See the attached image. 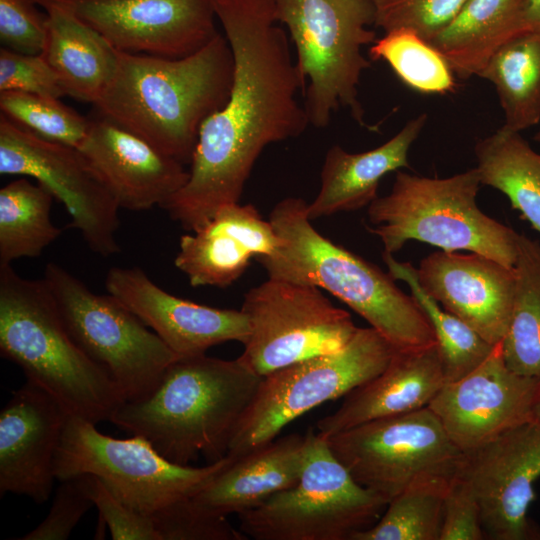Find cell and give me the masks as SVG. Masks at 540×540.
Listing matches in <instances>:
<instances>
[{
	"mask_svg": "<svg viewBox=\"0 0 540 540\" xmlns=\"http://www.w3.org/2000/svg\"><path fill=\"white\" fill-rule=\"evenodd\" d=\"M515 292L507 333L501 342L507 365L515 372L540 377V241L517 237L513 266Z\"/></svg>",
	"mask_w": 540,
	"mask_h": 540,
	"instance_id": "30",
	"label": "cell"
},
{
	"mask_svg": "<svg viewBox=\"0 0 540 540\" xmlns=\"http://www.w3.org/2000/svg\"><path fill=\"white\" fill-rule=\"evenodd\" d=\"M467 0H373L376 27L385 32L410 29L431 41Z\"/></svg>",
	"mask_w": 540,
	"mask_h": 540,
	"instance_id": "36",
	"label": "cell"
},
{
	"mask_svg": "<svg viewBox=\"0 0 540 540\" xmlns=\"http://www.w3.org/2000/svg\"><path fill=\"white\" fill-rule=\"evenodd\" d=\"M475 168L447 178L397 171L389 194L368 206L367 230L393 254L416 240L446 252L466 250L513 268L518 233L480 210Z\"/></svg>",
	"mask_w": 540,
	"mask_h": 540,
	"instance_id": "6",
	"label": "cell"
},
{
	"mask_svg": "<svg viewBox=\"0 0 540 540\" xmlns=\"http://www.w3.org/2000/svg\"><path fill=\"white\" fill-rule=\"evenodd\" d=\"M161 540H244L227 517L211 515L186 498L151 516Z\"/></svg>",
	"mask_w": 540,
	"mask_h": 540,
	"instance_id": "37",
	"label": "cell"
},
{
	"mask_svg": "<svg viewBox=\"0 0 540 540\" xmlns=\"http://www.w3.org/2000/svg\"><path fill=\"white\" fill-rule=\"evenodd\" d=\"M425 113L409 120L384 144L361 153H349L338 145L326 152L321 169L320 190L307 204L314 219L369 206L378 195L381 179L400 168H409L408 154L424 128Z\"/></svg>",
	"mask_w": 540,
	"mask_h": 540,
	"instance_id": "25",
	"label": "cell"
},
{
	"mask_svg": "<svg viewBox=\"0 0 540 540\" xmlns=\"http://www.w3.org/2000/svg\"><path fill=\"white\" fill-rule=\"evenodd\" d=\"M525 20L530 31L540 32V0H527Z\"/></svg>",
	"mask_w": 540,
	"mask_h": 540,
	"instance_id": "43",
	"label": "cell"
},
{
	"mask_svg": "<svg viewBox=\"0 0 540 540\" xmlns=\"http://www.w3.org/2000/svg\"><path fill=\"white\" fill-rule=\"evenodd\" d=\"M281 242L254 205L227 204L181 236L174 264L193 287L225 288L244 273L251 259L273 254Z\"/></svg>",
	"mask_w": 540,
	"mask_h": 540,
	"instance_id": "22",
	"label": "cell"
},
{
	"mask_svg": "<svg viewBox=\"0 0 540 540\" xmlns=\"http://www.w3.org/2000/svg\"><path fill=\"white\" fill-rule=\"evenodd\" d=\"M416 275L428 295L488 343L503 341L514 300L513 268L478 253L441 250L423 258Z\"/></svg>",
	"mask_w": 540,
	"mask_h": 540,
	"instance_id": "20",
	"label": "cell"
},
{
	"mask_svg": "<svg viewBox=\"0 0 540 540\" xmlns=\"http://www.w3.org/2000/svg\"><path fill=\"white\" fill-rule=\"evenodd\" d=\"M478 77L496 89L503 128L521 132L540 122V32L526 31L502 46Z\"/></svg>",
	"mask_w": 540,
	"mask_h": 540,
	"instance_id": "29",
	"label": "cell"
},
{
	"mask_svg": "<svg viewBox=\"0 0 540 540\" xmlns=\"http://www.w3.org/2000/svg\"><path fill=\"white\" fill-rule=\"evenodd\" d=\"M388 273L394 280L405 282L429 320L438 346L447 382L460 379L478 367L495 345L488 343L460 318L448 312L420 286L416 268L397 261L392 254L382 253Z\"/></svg>",
	"mask_w": 540,
	"mask_h": 540,
	"instance_id": "32",
	"label": "cell"
},
{
	"mask_svg": "<svg viewBox=\"0 0 540 540\" xmlns=\"http://www.w3.org/2000/svg\"><path fill=\"white\" fill-rule=\"evenodd\" d=\"M297 483L238 515L240 531L256 540H351L372 526L387 502L361 486L327 440L310 429Z\"/></svg>",
	"mask_w": 540,
	"mask_h": 540,
	"instance_id": "8",
	"label": "cell"
},
{
	"mask_svg": "<svg viewBox=\"0 0 540 540\" xmlns=\"http://www.w3.org/2000/svg\"><path fill=\"white\" fill-rule=\"evenodd\" d=\"M530 421L540 425V377H538L537 379L535 391L533 394L530 409Z\"/></svg>",
	"mask_w": 540,
	"mask_h": 540,
	"instance_id": "44",
	"label": "cell"
},
{
	"mask_svg": "<svg viewBox=\"0 0 540 540\" xmlns=\"http://www.w3.org/2000/svg\"><path fill=\"white\" fill-rule=\"evenodd\" d=\"M1 114L31 133L57 143L78 148L90 126V118L80 115L59 98L19 91H0Z\"/></svg>",
	"mask_w": 540,
	"mask_h": 540,
	"instance_id": "35",
	"label": "cell"
},
{
	"mask_svg": "<svg viewBox=\"0 0 540 540\" xmlns=\"http://www.w3.org/2000/svg\"><path fill=\"white\" fill-rule=\"evenodd\" d=\"M527 0H467L451 22L429 43L460 79L478 76L506 43L530 31Z\"/></svg>",
	"mask_w": 540,
	"mask_h": 540,
	"instance_id": "27",
	"label": "cell"
},
{
	"mask_svg": "<svg viewBox=\"0 0 540 540\" xmlns=\"http://www.w3.org/2000/svg\"><path fill=\"white\" fill-rule=\"evenodd\" d=\"M369 56L387 62L403 83L420 93L446 94L456 89L446 59L413 30L385 32L371 45Z\"/></svg>",
	"mask_w": 540,
	"mask_h": 540,
	"instance_id": "34",
	"label": "cell"
},
{
	"mask_svg": "<svg viewBox=\"0 0 540 540\" xmlns=\"http://www.w3.org/2000/svg\"><path fill=\"white\" fill-rule=\"evenodd\" d=\"M262 376L240 358H177L145 398L126 401L110 422L146 438L167 460L207 464L227 456L234 432Z\"/></svg>",
	"mask_w": 540,
	"mask_h": 540,
	"instance_id": "3",
	"label": "cell"
},
{
	"mask_svg": "<svg viewBox=\"0 0 540 540\" xmlns=\"http://www.w3.org/2000/svg\"><path fill=\"white\" fill-rule=\"evenodd\" d=\"M395 348L374 328H359L341 349L290 364L264 376L229 444L240 457L274 440L290 422L346 396L380 374Z\"/></svg>",
	"mask_w": 540,
	"mask_h": 540,
	"instance_id": "10",
	"label": "cell"
},
{
	"mask_svg": "<svg viewBox=\"0 0 540 540\" xmlns=\"http://www.w3.org/2000/svg\"><path fill=\"white\" fill-rule=\"evenodd\" d=\"M229 456L202 467L179 465L160 455L141 435L118 439L102 434L96 424L68 415L55 460L56 479L90 474L133 510L152 516L191 498L230 462Z\"/></svg>",
	"mask_w": 540,
	"mask_h": 540,
	"instance_id": "9",
	"label": "cell"
},
{
	"mask_svg": "<svg viewBox=\"0 0 540 540\" xmlns=\"http://www.w3.org/2000/svg\"><path fill=\"white\" fill-rule=\"evenodd\" d=\"M446 383L437 343L395 350L386 368L356 387L340 407L317 422L327 438L368 421L427 407Z\"/></svg>",
	"mask_w": 540,
	"mask_h": 540,
	"instance_id": "23",
	"label": "cell"
},
{
	"mask_svg": "<svg viewBox=\"0 0 540 540\" xmlns=\"http://www.w3.org/2000/svg\"><path fill=\"white\" fill-rule=\"evenodd\" d=\"M453 477L417 479L387 504L379 521L351 540H439L444 499Z\"/></svg>",
	"mask_w": 540,
	"mask_h": 540,
	"instance_id": "33",
	"label": "cell"
},
{
	"mask_svg": "<svg viewBox=\"0 0 540 540\" xmlns=\"http://www.w3.org/2000/svg\"><path fill=\"white\" fill-rule=\"evenodd\" d=\"M0 173L34 178L61 202L89 248L108 257L120 251L115 197L76 147L43 139L0 117Z\"/></svg>",
	"mask_w": 540,
	"mask_h": 540,
	"instance_id": "14",
	"label": "cell"
},
{
	"mask_svg": "<svg viewBox=\"0 0 540 540\" xmlns=\"http://www.w3.org/2000/svg\"><path fill=\"white\" fill-rule=\"evenodd\" d=\"M232 50L218 33L183 58L118 51L115 74L97 114L183 164L191 163L203 123L228 100Z\"/></svg>",
	"mask_w": 540,
	"mask_h": 540,
	"instance_id": "2",
	"label": "cell"
},
{
	"mask_svg": "<svg viewBox=\"0 0 540 540\" xmlns=\"http://www.w3.org/2000/svg\"><path fill=\"white\" fill-rule=\"evenodd\" d=\"M99 173L120 208L164 207L188 182L185 164L97 114L78 147Z\"/></svg>",
	"mask_w": 540,
	"mask_h": 540,
	"instance_id": "21",
	"label": "cell"
},
{
	"mask_svg": "<svg viewBox=\"0 0 540 540\" xmlns=\"http://www.w3.org/2000/svg\"><path fill=\"white\" fill-rule=\"evenodd\" d=\"M0 354L68 415L97 424L125 402L109 373L68 332L44 279L23 278L11 264L0 266Z\"/></svg>",
	"mask_w": 540,
	"mask_h": 540,
	"instance_id": "5",
	"label": "cell"
},
{
	"mask_svg": "<svg viewBox=\"0 0 540 540\" xmlns=\"http://www.w3.org/2000/svg\"><path fill=\"white\" fill-rule=\"evenodd\" d=\"M460 472L478 502L485 539H540L528 517L540 478V425L527 421L465 453Z\"/></svg>",
	"mask_w": 540,
	"mask_h": 540,
	"instance_id": "15",
	"label": "cell"
},
{
	"mask_svg": "<svg viewBox=\"0 0 540 540\" xmlns=\"http://www.w3.org/2000/svg\"><path fill=\"white\" fill-rule=\"evenodd\" d=\"M53 195L26 178L0 189V266L37 257L61 234L50 218Z\"/></svg>",
	"mask_w": 540,
	"mask_h": 540,
	"instance_id": "31",
	"label": "cell"
},
{
	"mask_svg": "<svg viewBox=\"0 0 540 540\" xmlns=\"http://www.w3.org/2000/svg\"><path fill=\"white\" fill-rule=\"evenodd\" d=\"M474 153L481 184L502 192L540 233V153L503 127L478 140Z\"/></svg>",
	"mask_w": 540,
	"mask_h": 540,
	"instance_id": "28",
	"label": "cell"
},
{
	"mask_svg": "<svg viewBox=\"0 0 540 540\" xmlns=\"http://www.w3.org/2000/svg\"><path fill=\"white\" fill-rule=\"evenodd\" d=\"M534 140L540 144V129L537 131V133L534 136Z\"/></svg>",
	"mask_w": 540,
	"mask_h": 540,
	"instance_id": "45",
	"label": "cell"
},
{
	"mask_svg": "<svg viewBox=\"0 0 540 540\" xmlns=\"http://www.w3.org/2000/svg\"><path fill=\"white\" fill-rule=\"evenodd\" d=\"M118 51L183 58L219 32L213 0H59Z\"/></svg>",
	"mask_w": 540,
	"mask_h": 540,
	"instance_id": "16",
	"label": "cell"
},
{
	"mask_svg": "<svg viewBox=\"0 0 540 540\" xmlns=\"http://www.w3.org/2000/svg\"><path fill=\"white\" fill-rule=\"evenodd\" d=\"M325 439L353 478L387 503L417 479L453 477L465 458L428 407L374 419Z\"/></svg>",
	"mask_w": 540,
	"mask_h": 540,
	"instance_id": "12",
	"label": "cell"
},
{
	"mask_svg": "<svg viewBox=\"0 0 540 540\" xmlns=\"http://www.w3.org/2000/svg\"><path fill=\"white\" fill-rule=\"evenodd\" d=\"M93 476L76 475L60 481L51 508L44 520L19 540H65L81 518L94 506L91 497Z\"/></svg>",
	"mask_w": 540,
	"mask_h": 540,
	"instance_id": "38",
	"label": "cell"
},
{
	"mask_svg": "<svg viewBox=\"0 0 540 540\" xmlns=\"http://www.w3.org/2000/svg\"><path fill=\"white\" fill-rule=\"evenodd\" d=\"M296 49L297 67L308 80L304 107L310 125L326 127L332 114L346 108L365 125L358 85L370 62L362 48L377 38L373 0H274Z\"/></svg>",
	"mask_w": 540,
	"mask_h": 540,
	"instance_id": "7",
	"label": "cell"
},
{
	"mask_svg": "<svg viewBox=\"0 0 540 540\" xmlns=\"http://www.w3.org/2000/svg\"><path fill=\"white\" fill-rule=\"evenodd\" d=\"M68 413L49 393L26 381L0 413V495L36 504L51 496L54 460Z\"/></svg>",
	"mask_w": 540,
	"mask_h": 540,
	"instance_id": "19",
	"label": "cell"
},
{
	"mask_svg": "<svg viewBox=\"0 0 540 540\" xmlns=\"http://www.w3.org/2000/svg\"><path fill=\"white\" fill-rule=\"evenodd\" d=\"M91 497L113 540H161L151 516L122 503L95 476L91 484Z\"/></svg>",
	"mask_w": 540,
	"mask_h": 540,
	"instance_id": "42",
	"label": "cell"
},
{
	"mask_svg": "<svg viewBox=\"0 0 540 540\" xmlns=\"http://www.w3.org/2000/svg\"><path fill=\"white\" fill-rule=\"evenodd\" d=\"M35 0H0V41L4 48L41 54L47 33V14Z\"/></svg>",
	"mask_w": 540,
	"mask_h": 540,
	"instance_id": "40",
	"label": "cell"
},
{
	"mask_svg": "<svg viewBox=\"0 0 540 540\" xmlns=\"http://www.w3.org/2000/svg\"><path fill=\"white\" fill-rule=\"evenodd\" d=\"M107 292L134 312L178 358L206 354L215 345L250 336L244 311L220 309L170 294L138 267H112L105 279Z\"/></svg>",
	"mask_w": 540,
	"mask_h": 540,
	"instance_id": "18",
	"label": "cell"
},
{
	"mask_svg": "<svg viewBox=\"0 0 540 540\" xmlns=\"http://www.w3.org/2000/svg\"><path fill=\"white\" fill-rule=\"evenodd\" d=\"M241 310L250 336L239 356L264 377L269 373L343 348L358 327L319 287L268 278L245 295Z\"/></svg>",
	"mask_w": 540,
	"mask_h": 540,
	"instance_id": "13",
	"label": "cell"
},
{
	"mask_svg": "<svg viewBox=\"0 0 540 540\" xmlns=\"http://www.w3.org/2000/svg\"><path fill=\"white\" fill-rule=\"evenodd\" d=\"M537 379L512 370L500 342L473 371L445 383L427 407L468 453L530 421Z\"/></svg>",
	"mask_w": 540,
	"mask_h": 540,
	"instance_id": "17",
	"label": "cell"
},
{
	"mask_svg": "<svg viewBox=\"0 0 540 540\" xmlns=\"http://www.w3.org/2000/svg\"><path fill=\"white\" fill-rule=\"evenodd\" d=\"M64 324L77 345L116 383L126 401L149 395L178 357L111 294L92 292L61 265L44 271Z\"/></svg>",
	"mask_w": 540,
	"mask_h": 540,
	"instance_id": "11",
	"label": "cell"
},
{
	"mask_svg": "<svg viewBox=\"0 0 540 540\" xmlns=\"http://www.w3.org/2000/svg\"><path fill=\"white\" fill-rule=\"evenodd\" d=\"M306 435L290 434L231 462L191 497L201 510L227 517L255 509L294 486L304 464Z\"/></svg>",
	"mask_w": 540,
	"mask_h": 540,
	"instance_id": "24",
	"label": "cell"
},
{
	"mask_svg": "<svg viewBox=\"0 0 540 540\" xmlns=\"http://www.w3.org/2000/svg\"><path fill=\"white\" fill-rule=\"evenodd\" d=\"M47 14L42 55L66 95L93 105L110 84L118 50L59 0H35Z\"/></svg>",
	"mask_w": 540,
	"mask_h": 540,
	"instance_id": "26",
	"label": "cell"
},
{
	"mask_svg": "<svg viewBox=\"0 0 540 540\" xmlns=\"http://www.w3.org/2000/svg\"><path fill=\"white\" fill-rule=\"evenodd\" d=\"M0 91H19L51 98L66 96L65 90L42 54L0 49Z\"/></svg>",
	"mask_w": 540,
	"mask_h": 540,
	"instance_id": "39",
	"label": "cell"
},
{
	"mask_svg": "<svg viewBox=\"0 0 540 540\" xmlns=\"http://www.w3.org/2000/svg\"><path fill=\"white\" fill-rule=\"evenodd\" d=\"M480 509L466 478L459 472L447 489L439 540H483Z\"/></svg>",
	"mask_w": 540,
	"mask_h": 540,
	"instance_id": "41",
	"label": "cell"
},
{
	"mask_svg": "<svg viewBox=\"0 0 540 540\" xmlns=\"http://www.w3.org/2000/svg\"><path fill=\"white\" fill-rule=\"evenodd\" d=\"M232 50L234 73L225 105L202 125L186 185L163 207L193 232L224 205L238 203L253 166L272 143L310 125L298 100L306 84L274 0H213Z\"/></svg>",
	"mask_w": 540,
	"mask_h": 540,
	"instance_id": "1",
	"label": "cell"
},
{
	"mask_svg": "<svg viewBox=\"0 0 540 540\" xmlns=\"http://www.w3.org/2000/svg\"><path fill=\"white\" fill-rule=\"evenodd\" d=\"M306 209V201L298 197L284 198L273 207L269 221L281 245L273 254L255 258L268 278L326 290L396 350L435 344L432 326L416 299L389 273L320 234Z\"/></svg>",
	"mask_w": 540,
	"mask_h": 540,
	"instance_id": "4",
	"label": "cell"
}]
</instances>
